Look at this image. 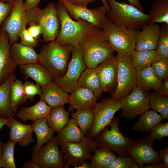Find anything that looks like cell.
I'll return each mask as SVG.
<instances>
[{"label": "cell", "instance_id": "cell-30", "mask_svg": "<svg viewBox=\"0 0 168 168\" xmlns=\"http://www.w3.org/2000/svg\"><path fill=\"white\" fill-rule=\"evenodd\" d=\"M76 121L72 118L56 137L59 145L67 142H79L85 137Z\"/></svg>", "mask_w": 168, "mask_h": 168}, {"label": "cell", "instance_id": "cell-5", "mask_svg": "<svg viewBox=\"0 0 168 168\" xmlns=\"http://www.w3.org/2000/svg\"><path fill=\"white\" fill-rule=\"evenodd\" d=\"M56 4L60 27L55 40L63 45L69 44L74 46L80 44L85 35L93 26L81 19L76 21L73 20L62 4L58 2Z\"/></svg>", "mask_w": 168, "mask_h": 168}, {"label": "cell", "instance_id": "cell-51", "mask_svg": "<svg viewBox=\"0 0 168 168\" xmlns=\"http://www.w3.org/2000/svg\"><path fill=\"white\" fill-rule=\"evenodd\" d=\"M159 94L168 96V78L163 80Z\"/></svg>", "mask_w": 168, "mask_h": 168}, {"label": "cell", "instance_id": "cell-27", "mask_svg": "<svg viewBox=\"0 0 168 168\" xmlns=\"http://www.w3.org/2000/svg\"><path fill=\"white\" fill-rule=\"evenodd\" d=\"M162 84V81L157 77L151 66L137 72L136 86L145 91L153 90L158 93Z\"/></svg>", "mask_w": 168, "mask_h": 168}, {"label": "cell", "instance_id": "cell-18", "mask_svg": "<svg viewBox=\"0 0 168 168\" xmlns=\"http://www.w3.org/2000/svg\"><path fill=\"white\" fill-rule=\"evenodd\" d=\"M10 45L7 33L0 31V85L14 73L17 65L12 59L10 51Z\"/></svg>", "mask_w": 168, "mask_h": 168}, {"label": "cell", "instance_id": "cell-20", "mask_svg": "<svg viewBox=\"0 0 168 168\" xmlns=\"http://www.w3.org/2000/svg\"><path fill=\"white\" fill-rule=\"evenodd\" d=\"M97 99L93 93L88 89L77 86L69 94L68 111L74 110H93Z\"/></svg>", "mask_w": 168, "mask_h": 168}, {"label": "cell", "instance_id": "cell-21", "mask_svg": "<svg viewBox=\"0 0 168 168\" xmlns=\"http://www.w3.org/2000/svg\"><path fill=\"white\" fill-rule=\"evenodd\" d=\"M6 125L10 130L9 141L18 142L22 147L27 146L34 142L31 125L22 124L11 117Z\"/></svg>", "mask_w": 168, "mask_h": 168}, {"label": "cell", "instance_id": "cell-57", "mask_svg": "<svg viewBox=\"0 0 168 168\" xmlns=\"http://www.w3.org/2000/svg\"><path fill=\"white\" fill-rule=\"evenodd\" d=\"M3 143L0 140V168L1 167V160L2 152Z\"/></svg>", "mask_w": 168, "mask_h": 168}, {"label": "cell", "instance_id": "cell-34", "mask_svg": "<svg viewBox=\"0 0 168 168\" xmlns=\"http://www.w3.org/2000/svg\"><path fill=\"white\" fill-rule=\"evenodd\" d=\"M148 24L165 23L168 24V0H155L149 10Z\"/></svg>", "mask_w": 168, "mask_h": 168}, {"label": "cell", "instance_id": "cell-49", "mask_svg": "<svg viewBox=\"0 0 168 168\" xmlns=\"http://www.w3.org/2000/svg\"><path fill=\"white\" fill-rule=\"evenodd\" d=\"M41 0H26L24 2V5L27 11L38 5Z\"/></svg>", "mask_w": 168, "mask_h": 168}, {"label": "cell", "instance_id": "cell-50", "mask_svg": "<svg viewBox=\"0 0 168 168\" xmlns=\"http://www.w3.org/2000/svg\"><path fill=\"white\" fill-rule=\"evenodd\" d=\"M76 5L85 7H87L90 3L95 2L96 0H68Z\"/></svg>", "mask_w": 168, "mask_h": 168}, {"label": "cell", "instance_id": "cell-33", "mask_svg": "<svg viewBox=\"0 0 168 168\" xmlns=\"http://www.w3.org/2000/svg\"><path fill=\"white\" fill-rule=\"evenodd\" d=\"M138 120L132 126L133 130L143 132H149L163 119L157 112L148 110L141 115Z\"/></svg>", "mask_w": 168, "mask_h": 168}, {"label": "cell", "instance_id": "cell-52", "mask_svg": "<svg viewBox=\"0 0 168 168\" xmlns=\"http://www.w3.org/2000/svg\"><path fill=\"white\" fill-rule=\"evenodd\" d=\"M130 4L135 6L141 11L144 12L143 7L139 0H128Z\"/></svg>", "mask_w": 168, "mask_h": 168}, {"label": "cell", "instance_id": "cell-40", "mask_svg": "<svg viewBox=\"0 0 168 168\" xmlns=\"http://www.w3.org/2000/svg\"><path fill=\"white\" fill-rule=\"evenodd\" d=\"M14 142L8 141L3 143L1 164L3 168H16L14 158V151L15 144Z\"/></svg>", "mask_w": 168, "mask_h": 168}, {"label": "cell", "instance_id": "cell-1", "mask_svg": "<svg viewBox=\"0 0 168 168\" xmlns=\"http://www.w3.org/2000/svg\"><path fill=\"white\" fill-rule=\"evenodd\" d=\"M80 44L86 67L95 68L100 63L114 57V51L107 40L102 29L93 26Z\"/></svg>", "mask_w": 168, "mask_h": 168}, {"label": "cell", "instance_id": "cell-23", "mask_svg": "<svg viewBox=\"0 0 168 168\" xmlns=\"http://www.w3.org/2000/svg\"><path fill=\"white\" fill-rule=\"evenodd\" d=\"M10 51L12 59L17 65L39 63V54L33 47L17 41L11 45Z\"/></svg>", "mask_w": 168, "mask_h": 168}, {"label": "cell", "instance_id": "cell-45", "mask_svg": "<svg viewBox=\"0 0 168 168\" xmlns=\"http://www.w3.org/2000/svg\"><path fill=\"white\" fill-rule=\"evenodd\" d=\"M18 36L21 39V43L23 45L33 48L37 46L39 44L38 40L33 37L28 32L26 26L23 27L18 34Z\"/></svg>", "mask_w": 168, "mask_h": 168}, {"label": "cell", "instance_id": "cell-38", "mask_svg": "<svg viewBox=\"0 0 168 168\" xmlns=\"http://www.w3.org/2000/svg\"><path fill=\"white\" fill-rule=\"evenodd\" d=\"M9 99L12 106L16 109L27 101L21 80L16 78L13 82L10 88Z\"/></svg>", "mask_w": 168, "mask_h": 168}, {"label": "cell", "instance_id": "cell-58", "mask_svg": "<svg viewBox=\"0 0 168 168\" xmlns=\"http://www.w3.org/2000/svg\"><path fill=\"white\" fill-rule=\"evenodd\" d=\"M103 5L108 10L109 9V5L107 2V0H101Z\"/></svg>", "mask_w": 168, "mask_h": 168}, {"label": "cell", "instance_id": "cell-36", "mask_svg": "<svg viewBox=\"0 0 168 168\" xmlns=\"http://www.w3.org/2000/svg\"><path fill=\"white\" fill-rule=\"evenodd\" d=\"M71 116L77 123L79 128L86 136H87L93 123V110H76Z\"/></svg>", "mask_w": 168, "mask_h": 168}, {"label": "cell", "instance_id": "cell-48", "mask_svg": "<svg viewBox=\"0 0 168 168\" xmlns=\"http://www.w3.org/2000/svg\"><path fill=\"white\" fill-rule=\"evenodd\" d=\"M159 153L161 161H163L162 164L163 168H168V147H166L161 149Z\"/></svg>", "mask_w": 168, "mask_h": 168}, {"label": "cell", "instance_id": "cell-7", "mask_svg": "<svg viewBox=\"0 0 168 168\" xmlns=\"http://www.w3.org/2000/svg\"><path fill=\"white\" fill-rule=\"evenodd\" d=\"M103 30L113 49L117 54L130 55L135 50L138 31L129 30L120 26L107 17Z\"/></svg>", "mask_w": 168, "mask_h": 168}, {"label": "cell", "instance_id": "cell-4", "mask_svg": "<svg viewBox=\"0 0 168 168\" xmlns=\"http://www.w3.org/2000/svg\"><path fill=\"white\" fill-rule=\"evenodd\" d=\"M26 19L27 24L38 25L41 27L44 42L56 40L59 32L60 22L55 3H49L42 9L38 5L27 10Z\"/></svg>", "mask_w": 168, "mask_h": 168}, {"label": "cell", "instance_id": "cell-39", "mask_svg": "<svg viewBox=\"0 0 168 168\" xmlns=\"http://www.w3.org/2000/svg\"><path fill=\"white\" fill-rule=\"evenodd\" d=\"M159 58L168 63V24L162 23L161 32L155 49Z\"/></svg>", "mask_w": 168, "mask_h": 168}, {"label": "cell", "instance_id": "cell-35", "mask_svg": "<svg viewBox=\"0 0 168 168\" xmlns=\"http://www.w3.org/2000/svg\"><path fill=\"white\" fill-rule=\"evenodd\" d=\"M94 152L90 159L91 168H107L116 157L113 151L105 147L97 148Z\"/></svg>", "mask_w": 168, "mask_h": 168}, {"label": "cell", "instance_id": "cell-19", "mask_svg": "<svg viewBox=\"0 0 168 168\" xmlns=\"http://www.w3.org/2000/svg\"><path fill=\"white\" fill-rule=\"evenodd\" d=\"M136 35L135 50H155L160 36L161 26L157 23L143 26Z\"/></svg>", "mask_w": 168, "mask_h": 168}, {"label": "cell", "instance_id": "cell-32", "mask_svg": "<svg viewBox=\"0 0 168 168\" xmlns=\"http://www.w3.org/2000/svg\"><path fill=\"white\" fill-rule=\"evenodd\" d=\"M64 106L52 109L46 118L49 126L54 132H59L70 120L69 117L70 112L66 111Z\"/></svg>", "mask_w": 168, "mask_h": 168}, {"label": "cell", "instance_id": "cell-26", "mask_svg": "<svg viewBox=\"0 0 168 168\" xmlns=\"http://www.w3.org/2000/svg\"><path fill=\"white\" fill-rule=\"evenodd\" d=\"M16 78L13 73L0 85V115L4 118L14 117L16 114L17 109L13 107L9 99L11 86Z\"/></svg>", "mask_w": 168, "mask_h": 168}, {"label": "cell", "instance_id": "cell-17", "mask_svg": "<svg viewBox=\"0 0 168 168\" xmlns=\"http://www.w3.org/2000/svg\"><path fill=\"white\" fill-rule=\"evenodd\" d=\"M95 68L103 92L112 95L117 85L118 66L115 57L102 62Z\"/></svg>", "mask_w": 168, "mask_h": 168}, {"label": "cell", "instance_id": "cell-2", "mask_svg": "<svg viewBox=\"0 0 168 168\" xmlns=\"http://www.w3.org/2000/svg\"><path fill=\"white\" fill-rule=\"evenodd\" d=\"M106 16L115 24L131 30L138 31L148 24L149 15L135 6L116 0H107Z\"/></svg>", "mask_w": 168, "mask_h": 168}, {"label": "cell", "instance_id": "cell-31", "mask_svg": "<svg viewBox=\"0 0 168 168\" xmlns=\"http://www.w3.org/2000/svg\"><path fill=\"white\" fill-rule=\"evenodd\" d=\"M132 64L137 72L151 66L159 58L155 50H134L130 55Z\"/></svg>", "mask_w": 168, "mask_h": 168}, {"label": "cell", "instance_id": "cell-28", "mask_svg": "<svg viewBox=\"0 0 168 168\" xmlns=\"http://www.w3.org/2000/svg\"><path fill=\"white\" fill-rule=\"evenodd\" d=\"M46 118L35 120L31 124L37 139L36 144L32 148V154L36 153L53 137L54 131L49 126Z\"/></svg>", "mask_w": 168, "mask_h": 168}, {"label": "cell", "instance_id": "cell-11", "mask_svg": "<svg viewBox=\"0 0 168 168\" xmlns=\"http://www.w3.org/2000/svg\"><path fill=\"white\" fill-rule=\"evenodd\" d=\"M66 168H75L83 162L90 159L91 152L97 148L93 139L86 137L79 142H67L60 145Z\"/></svg>", "mask_w": 168, "mask_h": 168}, {"label": "cell", "instance_id": "cell-12", "mask_svg": "<svg viewBox=\"0 0 168 168\" xmlns=\"http://www.w3.org/2000/svg\"><path fill=\"white\" fill-rule=\"evenodd\" d=\"M156 141L147 134L133 141L126 150L131 157L140 167L145 164L160 163L161 161L159 152L153 145Z\"/></svg>", "mask_w": 168, "mask_h": 168}, {"label": "cell", "instance_id": "cell-43", "mask_svg": "<svg viewBox=\"0 0 168 168\" xmlns=\"http://www.w3.org/2000/svg\"><path fill=\"white\" fill-rule=\"evenodd\" d=\"M157 77L161 81L168 78V63L159 58L151 65Z\"/></svg>", "mask_w": 168, "mask_h": 168}, {"label": "cell", "instance_id": "cell-44", "mask_svg": "<svg viewBox=\"0 0 168 168\" xmlns=\"http://www.w3.org/2000/svg\"><path fill=\"white\" fill-rule=\"evenodd\" d=\"M26 97L27 99H33L37 95L40 96L41 93V87L39 85L33 82L26 80L23 83Z\"/></svg>", "mask_w": 168, "mask_h": 168}, {"label": "cell", "instance_id": "cell-15", "mask_svg": "<svg viewBox=\"0 0 168 168\" xmlns=\"http://www.w3.org/2000/svg\"><path fill=\"white\" fill-rule=\"evenodd\" d=\"M62 4L72 19L86 21L95 26L103 29L108 10L104 5L95 9H89L74 4L68 0H55Z\"/></svg>", "mask_w": 168, "mask_h": 168}, {"label": "cell", "instance_id": "cell-54", "mask_svg": "<svg viewBox=\"0 0 168 168\" xmlns=\"http://www.w3.org/2000/svg\"><path fill=\"white\" fill-rule=\"evenodd\" d=\"M145 168H163V166L160 163H151L150 164L146 165Z\"/></svg>", "mask_w": 168, "mask_h": 168}, {"label": "cell", "instance_id": "cell-46", "mask_svg": "<svg viewBox=\"0 0 168 168\" xmlns=\"http://www.w3.org/2000/svg\"><path fill=\"white\" fill-rule=\"evenodd\" d=\"M13 4L5 2L0 0V27L10 13Z\"/></svg>", "mask_w": 168, "mask_h": 168}, {"label": "cell", "instance_id": "cell-6", "mask_svg": "<svg viewBox=\"0 0 168 168\" xmlns=\"http://www.w3.org/2000/svg\"><path fill=\"white\" fill-rule=\"evenodd\" d=\"M120 121L118 117H113L109 125L105 128L94 138L97 146L105 147L117 153L119 156H126L128 153L126 147L134 140L124 136L119 127Z\"/></svg>", "mask_w": 168, "mask_h": 168}, {"label": "cell", "instance_id": "cell-29", "mask_svg": "<svg viewBox=\"0 0 168 168\" xmlns=\"http://www.w3.org/2000/svg\"><path fill=\"white\" fill-rule=\"evenodd\" d=\"M77 86L82 87L90 90L95 96L97 99L100 98L103 96V91L95 68L86 67L79 79Z\"/></svg>", "mask_w": 168, "mask_h": 168}, {"label": "cell", "instance_id": "cell-55", "mask_svg": "<svg viewBox=\"0 0 168 168\" xmlns=\"http://www.w3.org/2000/svg\"><path fill=\"white\" fill-rule=\"evenodd\" d=\"M10 118H5L0 115V131L5 125H6Z\"/></svg>", "mask_w": 168, "mask_h": 168}, {"label": "cell", "instance_id": "cell-60", "mask_svg": "<svg viewBox=\"0 0 168 168\" xmlns=\"http://www.w3.org/2000/svg\"><path fill=\"white\" fill-rule=\"evenodd\" d=\"M24 1H26V0H23Z\"/></svg>", "mask_w": 168, "mask_h": 168}, {"label": "cell", "instance_id": "cell-13", "mask_svg": "<svg viewBox=\"0 0 168 168\" xmlns=\"http://www.w3.org/2000/svg\"><path fill=\"white\" fill-rule=\"evenodd\" d=\"M150 93L136 86L132 91L120 101L122 107L120 116L128 119H132L149 109Z\"/></svg>", "mask_w": 168, "mask_h": 168}, {"label": "cell", "instance_id": "cell-56", "mask_svg": "<svg viewBox=\"0 0 168 168\" xmlns=\"http://www.w3.org/2000/svg\"><path fill=\"white\" fill-rule=\"evenodd\" d=\"M91 166L90 163L86 162V161L82 162L80 166H78L76 168H91Z\"/></svg>", "mask_w": 168, "mask_h": 168}, {"label": "cell", "instance_id": "cell-37", "mask_svg": "<svg viewBox=\"0 0 168 168\" xmlns=\"http://www.w3.org/2000/svg\"><path fill=\"white\" fill-rule=\"evenodd\" d=\"M149 107L152 110L159 113L163 119H168V96L154 91L150 94Z\"/></svg>", "mask_w": 168, "mask_h": 168}, {"label": "cell", "instance_id": "cell-25", "mask_svg": "<svg viewBox=\"0 0 168 168\" xmlns=\"http://www.w3.org/2000/svg\"><path fill=\"white\" fill-rule=\"evenodd\" d=\"M51 109L44 101L40 99L37 103L31 106L22 107L16 114L17 118L25 123L28 120L34 121L47 118Z\"/></svg>", "mask_w": 168, "mask_h": 168}, {"label": "cell", "instance_id": "cell-53", "mask_svg": "<svg viewBox=\"0 0 168 168\" xmlns=\"http://www.w3.org/2000/svg\"><path fill=\"white\" fill-rule=\"evenodd\" d=\"M24 168H39L38 165L32 161L26 162L23 166Z\"/></svg>", "mask_w": 168, "mask_h": 168}, {"label": "cell", "instance_id": "cell-47", "mask_svg": "<svg viewBox=\"0 0 168 168\" xmlns=\"http://www.w3.org/2000/svg\"><path fill=\"white\" fill-rule=\"evenodd\" d=\"M30 34L34 38L37 39L40 35L42 34L43 30L41 27L36 25H31L27 29Z\"/></svg>", "mask_w": 168, "mask_h": 168}, {"label": "cell", "instance_id": "cell-10", "mask_svg": "<svg viewBox=\"0 0 168 168\" xmlns=\"http://www.w3.org/2000/svg\"><path fill=\"white\" fill-rule=\"evenodd\" d=\"M121 107L120 101L112 97H105L96 102L93 109V123L87 136L93 139L109 125L115 113Z\"/></svg>", "mask_w": 168, "mask_h": 168}, {"label": "cell", "instance_id": "cell-8", "mask_svg": "<svg viewBox=\"0 0 168 168\" xmlns=\"http://www.w3.org/2000/svg\"><path fill=\"white\" fill-rule=\"evenodd\" d=\"M117 85L111 97L120 100L128 95L136 86L137 71L133 66L130 55L117 54Z\"/></svg>", "mask_w": 168, "mask_h": 168}, {"label": "cell", "instance_id": "cell-9", "mask_svg": "<svg viewBox=\"0 0 168 168\" xmlns=\"http://www.w3.org/2000/svg\"><path fill=\"white\" fill-rule=\"evenodd\" d=\"M71 54L66 74L62 77L52 79L63 90L68 93L77 87L79 79L86 68L83 59V48L80 44L73 47Z\"/></svg>", "mask_w": 168, "mask_h": 168}, {"label": "cell", "instance_id": "cell-24", "mask_svg": "<svg viewBox=\"0 0 168 168\" xmlns=\"http://www.w3.org/2000/svg\"><path fill=\"white\" fill-rule=\"evenodd\" d=\"M19 66L22 74L32 79L41 87L48 84L52 80L50 73L39 63Z\"/></svg>", "mask_w": 168, "mask_h": 168}, {"label": "cell", "instance_id": "cell-59", "mask_svg": "<svg viewBox=\"0 0 168 168\" xmlns=\"http://www.w3.org/2000/svg\"><path fill=\"white\" fill-rule=\"evenodd\" d=\"M7 3H14L17 0H1Z\"/></svg>", "mask_w": 168, "mask_h": 168}, {"label": "cell", "instance_id": "cell-42", "mask_svg": "<svg viewBox=\"0 0 168 168\" xmlns=\"http://www.w3.org/2000/svg\"><path fill=\"white\" fill-rule=\"evenodd\" d=\"M149 135L153 140L161 141L164 137H168V122L159 123L150 132Z\"/></svg>", "mask_w": 168, "mask_h": 168}, {"label": "cell", "instance_id": "cell-14", "mask_svg": "<svg viewBox=\"0 0 168 168\" xmlns=\"http://www.w3.org/2000/svg\"><path fill=\"white\" fill-rule=\"evenodd\" d=\"M59 145L56 137H53L44 147L32 154L31 161L39 168H66L63 154Z\"/></svg>", "mask_w": 168, "mask_h": 168}, {"label": "cell", "instance_id": "cell-3", "mask_svg": "<svg viewBox=\"0 0 168 168\" xmlns=\"http://www.w3.org/2000/svg\"><path fill=\"white\" fill-rule=\"evenodd\" d=\"M73 46L61 45L55 40L41 48L39 54V63L49 72L53 78L62 77L66 74Z\"/></svg>", "mask_w": 168, "mask_h": 168}, {"label": "cell", "instance_id": "cell-16", "mask_svg": "<svg viewBox=\"0 0 168 168\" xmlns=\"http://www.w3.org/2000/svg\"><path fill=\"white\" fill-rule=\"evenodd\" d=\"M23 0H17L13 4L8 16L3 21L0 27V31L6 32L11 45L17 42L18 34L22 28L27 25L26 10Z\"/></svg>", "mask_w": 168, "mask_h": 168}, {"label": "cell", "instance_id": "cell-22", "mask_svg": "<svg viewBox=\"0 0 168 168\" xmlns=\"http://www.w3.org/2000/svg\"><path fill=\"white\" fill-rule=\"evenodd\" d=\"M41 89L40 99L51 109L68 103V93L63 90L53 80L41 87Z\"/></svg>", "mask_w": 168, "mask_h": 168}, {"label": "cell", "instance_id": "cell-41", "mask_svg": "<svg viewBox=\"0 0 168 168\" xmlns=\"http://www.w3.org/2000/svg\"><path fill=\"white\" fill-rule=\"evenodd\" d=\"M141 168L129 156L117 157L107 168Z\"/></svg>", "mask_w": 168, "mask_h": 168}]
</instances>
